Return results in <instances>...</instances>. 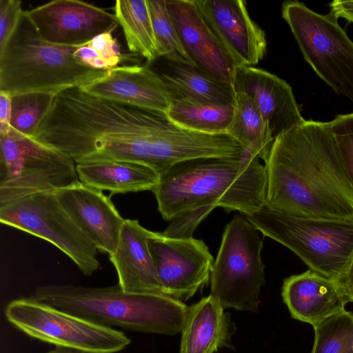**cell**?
<instances>
[{
  "instance_id": "1",
  "label": "cell",
  "mask_w": 353,
  "mask_h": 353,
  "mask_svg": "<svg viewBox=\"0 0 353 353\" xmlns=\"http://www.w3.org/2000/svg\"><path fill=\"white\" fill-rule=\"evenodd\" d=\"M264 165L266 205L306 217L353 219V190L329 122L305 121L277 137Z\"/></svg>"
},
{
  "instance_id": "2",
  "label": "cell",
  "mask_w": 353,
  "mask_h": 353,
  "mask_svg": "<svg viewBox=\"0 0 353 353\" xmlns=\"http://www.w3.org/2000/svg\"><path fill=\"white\" fill-rule=\"evenodd\" d=\"M164 114L73 88L56 95L33 138L77 163L118 160L141 164Z\"/></svg>"
},
{
  "instance_id": "3",
  "label": "cell",
  "mask_w": 353,
  "mask_h": 353,
  "mask_svg": "<svg viewBox=\"0 0 353 353\" xmlns=\"http://www.w3.org/2000/svg\"><path fill=\"white\" fill-rule=\"evenodd\" d=\"M266 172L248 152L238 158L210 157L181 163L162 174L152 190L162 217L193 214L205 219L215 208L245 216L265 204Z\"/></svg>"
},
{
  "instance_id": "4",
  "label": "cell",
  "mask_w": 353,
  "mask_h": 353,
  "mask_svg": "<svg viewBox=\"0 0 353 353\" xmlns=\"http://www.w3.org/2000/svg\"><path fill=\"white\" fill-rule=\"evenodd\" d=\"M34 299L97 324L123 330L174 335L181 331L188 306L161 293L128 292L119 284L85 287L49 284Z\"/></svg>"
},
{
  "instance_id": "5",
  "label": "cell",
  "mask_w": 353,
  "mask_h": 353,
  "mask_svg": "<svg viewBox=\"0 0 353 353\" xmlns=\"http://www.w3.org/2000/svg\"><path fill=\"white\" fill-rule=\"evenodd\" d=\"M78 47L44 41L24 11L15 32L0 50V90L11 95L34 92L57 94L103 77L108 70L91 68L74 58Z\"/></svg>"
},
{
  "instance_id": "6",
  "label": "cell",
  "mask_w": 353,
  "mask_h": 353,
  "mask_svg": "<svg viewBox=\"0 0 353 353\" xmlns=\"http://www.w3.org/2000/svg\"><path fill=\"white\" fill-rule=\"evenodd\" d=\"M245 217L263 236L295 253L310 270L339 282L345 276L353 259V219L306 217L266 204Z\"/></svg>"
},
{
  "instance_id": "7",
  "label": "cell",
  "mask_w": 353,
  "mask_h": 353,
  "mask_svg": "<svg viewBox=\"0 0 353 353\" xmlns=\"http://www.w3.org/2000/svg\"><path fill=\"white\" fill-rule=\"evenodd\" d=\"M263 247L259 231L244 216L236 214L226 225L210 276V295L222 306L256 312L265 284Z\"/></svg>"
},
{
  "instance_id": "8",
  "label": "cell",
  "mask_w": 353,
  "mask_h": 353,
  "mask_svg": "<svg viewBox=\"0 0 353 353\" xmlns=\"http://www.w3.org/2000/svg\"><path fill=\"white\" fill-rule=\"evenodd\" d=\"M288 24L303 57L316 74L339 95L353 101V42L331 11L321 14L304 3H283Z\"/></svg>"
},
{
  "instance_id": "9",
  "label": "cell",
  "mask_w": 353,
  "mask_h": 353,
  "mask_svg": "<svg viewBox=\"0 0 353 353\" xmlns=\"http://www.w3.org/2000/svg\"><path fill=\"white\" fill-rule=\"evenodd\" d=\"M79 181L74 161L11 128L0 135V206Z\"/></svg>"
},
{
  "instance_id": "10",
  "label": "cell",
  "mask_w": 353,
  "mask_h": 353,
  "mask_svg": "<svg viewBox=\"0 0 353 353\" xmlns=\"http://www.w3.org/2000/svg\"><path fill=\"white\" fill-rule=\"evenodd\" d=\"M7 321L28 336L83 353H117L130 339L122 331L60 310L34 297H21L5 307Z\"/></svg>"
},
{
  "instance_id": "11",
  "label": "cell",
  "mask_w": 353,
  "mask_h": 353,
  "mask_svg": "<svg viewBox=\"0 0 353 353\" xmlns=\"http://www.w3.org/2000/svg\"><path fill=\"white\" fill-rule=\"evenodd\" d=\"M0 221L51 243L85 276L99 268L97 249L74 224L54 192L34 193L1 205Z\"/></svg>"
},
{
  "instance_id": "12",
  "label": "cell",
  "mask_w": 353,
  "mask_h": 353,
  "mask_svg": "<svg viewBox=\"0 0 353 353\" xmlns=\"http://www.w3.org/2000/svg\"><path fill=\"white\" fill-rule=\"evenodd\" d=\"M147 242L162 294L188 300L210 281L214 260L202 240L150 231Z\"/></svg>"
},
{
  "instance_id": "13",
  "label": "cell",
  "mask_w": 353,
  "mask_h": 353,
  "mask_svg": "<svg viewBox=\"0 0 353 353\" xmlns=\"http://www.w3.org/2000/svg\"><path fill=\"white\" fill-rule=\"evenodd\" d=\"M25 12L44 41L63 46H83L119 25L114 14L77 0H54Z\"/></svg>"
},
{
  "instance_id": "14",
  "label": "cell",
  "mask_w": 353,
  "mask_h": 353,
  "mask_svg": "<svg viewBox=\"0 0 353 353\" xmlns=\"http://www.w3.org/2000/svg\"><path fill=\"white\" fill-rule=\"evenodd\" d=\"M236 66H252L266 52L265 32L251 19L243 0H194Z\"/></svg>"
},
{
  "instance_id": "15",
  "label": "cell",
  "mask_w": 353,
  "mask_h": 353,
  "mask_svg": "<svg viewBox=\"0 0 353 353\" xmlns=\"http://www.w3.org/2000/svg\"><path fill=\"white\" fill-rule=\"evenodd\" d=\"M183 48L197 68L234 90L236 65L214 35L194 0H166Z\"/></svg>"
},
{
  "instance_id": "16",
  "label": "cell",
  "mask_w": 353,
  "mask_h": 353,
  "mask_svg": "<svg viewBox=\"0 0 353 353\" xmlns=\"http://www.w3.org/2000/svg\"><path fill=\"white\" fill-rule=\"evenodd\" d=\"M54 192L66 213L97 250L112 255L125 219L110 198L80 181Z\"/></svg>"
},
{
  "instance_id": "17",
  "label": "cell",
  "mask_w": 353,
  "mask_h": 353,
  "mask_svg": "<svg viewBox=\"0 0 353 353\" xmlns=\"http://www.w3.org/2000/svg\"><path fill=\"white\" fill-rule=\"evenodd\" d=\"M80 88L92 96L164 114L172 101L167 85L147 63L117 66Z\"/></svg>"
},
{
  "instance_id": "18",
  "label": "cell",
  "mask_w": 353,
  "mask_h": 353,
  "mask_svg": "<svg viewBox=\"0 0 353 353\" xmlns=\"http://www.w3.org/2000/svg\"><path fill=\"white\" fill-rule=\"evenodd\" d=\"M234 91L245 93L252 99L274 140L305 121L291 86L266 70L253 66H237Z\"/></svg>"
},
{
  "instance_id": "19",
  "label": "cell",
  "mask_w": 353,
  "mask_h": 353,
  "mask_svg": "<svg viewBox=\"0 0 353 353\" xmlns=\"http://www.w3.org/2000/svg\"><path fill=\"white\" fill-rule=\"evenodd\" d=\"M281 295L291 316L313 327L344 311L350 302L340 282L310 269L286 278Z\"/></svg>"
},
{
  "instance_id": "20",
  "label": "cell",
  "mask_w": 353,
  "mask_h": 353,
  "mask_svg": "<svg viewBox=\"0 0 353 353\" xmlns=\"http://www.w3.org/2000/svg\"><path fill=\"white\" fill-rule=\"evenodd\" d=\"M149 232L138 221L125 219L116 250L109 256L125 292L161 293L148 245Z\"/></svg>"
},
{
  "instance_id": "21",
  "label": "cell",
  "mask_w": 353,
  "mask_h": 353,
  "mask_svg": "<svg viewBox=\"0 0 353 353\" xmlns=\"http://www.w3.org/2000/svg\"><path fill=\"white\" fill-rule=\"evenodd\" d=\"M224 310L210 294L188 307L181 331L180 353H216L223 347L233 348L236 327Z\"/></svg>"
},
{
  "instance_id": "22",
  "label": "cell",
  "mask_w": 353,
  "mask_h": 353,
  "mask_svg": "<svg viewBox=\"0 0 353 353\" xmlns=\"http://www.w3.org/2000/svg\"><path fill=\"white\" fill-rule=\"evenodd\" d=\"M154 61L158 67L149 65L167 85L171 99L206 105L234 104V90L217 82L195 65L163 57Z\"/></svg>"
},
{
  "instance_id": "23",
  "label": "cell",
  "mask_w": 353,
  "mask_h": 353,
  "mask_svg": "<svg viewBox=\"0 0 353 353\" xmlns=\"http://www.w3.org/2000/svg\"><path fill=\"white\" fill-rule=\"evenodd\" d=\"M79 181L98 190L111 194L152 190L159 176L152 168L137 163L100 160L77 163Z\"/></svg>"
},
{
  "instance_id": "24",
  "label": "cell",
  "mask_w": 353,
  "mask_h": 353,
  "mask_svg": "<svg viewBox=\"0 0 353 353\" xmlns=\"http://www.w3.org/2000/svg\"><path fill=\"white\" fill-rule=\"evenodd\" d=\"M228 134L240 143L244 151L264 162L274 141L252 99L241 92H235L234 114Z\"/></svg>"
},
{
  "instance_id": "25",
  "label": "cell",
  "mask_w": 353,
  "mask_h": 353,
  "mask_svg": "<svg viewBox=\"0 0 353 353\" xmlns=\"http://www.w3.org/2000/svg\"><path fill=\"white\" fill-rule=\"evenodd\" d=\"M113 10L129 50L144 57L147 63L158 59L147 0H117Z\"/></svg>"
},
{
  "instance_id": "26",
  "label": "cell",
  "mask_w": 353,
  "mask_h": 353,
  "mask_svg": "<svg viewBox=\"0 0 353 353\" xmlns=\"http://www.w3.org/2000/svg\"><path fill=\"white\" fill-rule=\"evenodd\" d=\"M171 99L166 115L177 125L205 134H228L234 105H206L180 99Z\"/></svg>"
},
{
  "instance_id": "27",
  "label": "cell",
  "mask_w": 353,
  "mask_h": 353,
  "mask_svg": "<svg viewBox=\"0 0 353 353\" xmlns=\"http://www.w3.org/2000/svg\"><path fill=\"white\" fill-rule=\"evenodd\" d=\"M56 95L41 92L12 95L11 128L33 138L51 110Z\"/></svg>"
},
{
  "instance_id": "28",
  "label": "cell",
  "mask_w": 353,
  "mask_h": 353,
  "mask_svg": "<svg viewBox=\"0 0 353 353\" xmlns=\"http://www.w3.org/2000/svg\"><path fill=\"white\" fill-rule=\"evenodd\" d=\"M313 327L311 353H353V312L345 310Z\"/></svg>"
},
{
  "instance_id": "29",
  "label": "cell",
  "mask_w": 353,
  "mask_h": 353,
  "mask_svg": "<svg viewBox=\"0 0 353 353\" xmlns=\"http://www.w3.org/2000/svg\"><path fill=\"white\" fill-rule=\"evenodd\" d=\"M158 58L163 57L194 65L183 48L169 14L166 0H147Z\"/></svg>"
},
{
  "instance_id": "30",
  "label": "cell",
  "mask_w": 353,
  "mask_h": 353,
  "mask_svg": "<svg viewBox=\"0 0 353 353\" xmlns=\"http://www.w3.org/2000/svg\"><path fill=\"white\" fill-rule=\"evenodd\" d=\"M121 53L117 39L111 32L99 34L73 52L74 58L91 68L109 70L125 58Z\"/></svg>"
},
{
  "instance_id": "31",
  "label": "cell",
  "mask_w": 353,
  "mask_h": 353,
  "mask_svg": "<svg viewBox=\"0 0 353 353\" xmlns=\"http://www.w3.org/2000/svg\"><path fill=\"white\" fill-rule=\"evenodd\" d=\"M329 124L343 170L353 190V112L339 114Z\"/></svg>"
},
{
  "instance_id": "32",
  "label": "cell",
  "mask_w": 353,
  "mask_h": 353,
  "mask_svg": "<svg viewBox=\"0 0 353 353\" xmlns=\"http://www.w3.org/2000/svg\"><path fill=\"white\" fill-rule=\"evenodd\" d=\"M23 12L20 0H0V50L15 32Z\"/></svg>"
},
{
  "instance_id": "33",
  "label": "cell",
  "mask_w": 353,
  "mask_h": 353,
  "mask_svg": "<svg viewBox=\"0 0 353 353\" xmlns=\"http://www.w3.org/2000/svg\"><path fill=\"white\" fill-rule=\"evenodd\" d=\"M12 95L4 90H0V135L9 133L11 125Z\"/></svg>"
},
{
  "instance_id": "34",
  "label": "cell",
  "mask_w": 353,
  "mask_h": 353,
  "mask_svg": "<svg viewBox=\"0 0 353 353\" xmlns=\"http://www.w3.org/2000/svg\"><path fill=\"white\" fill-rule=\"evenodd\" d=\"M330 6L338 17H343L353 23V1L335 0Z\"/></svg>"
},
{
  "instance_id": "35",
  "label": "cell",
  "mask_w": 353,
  "mask_h": 353,
  "mask_svg": "<svg viewBox=\"0 0 353 353\" xmlns=\"http://www.w3.org/2000/svg\"><path fill=\"white\" fill-rule=\"evenodd\" d=\"M340 283L350 302H353V259L345 276Z\"/></svg>"
},
{
  "instance_id": "36",
  "label": "cell",
  "mask_w": 353,
  "mask_h": 353,
  "mask_svg": "<svg viewBox=\"0 0 353 353\" xmlns=\"http://www.w3.org/2000/svg\"><path fill=\"white\" fill-rule=\"evenodd\" d=\"M46 353H83L77 350L63 347H56L54 349L51 350Z\"/></svg>"
}]
</instances>
